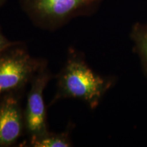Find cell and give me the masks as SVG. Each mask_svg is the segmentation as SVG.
I'll list each match as a JSON object with an SVG mask.
<instances>
[{"instance_id":"cell-1","label":"cell","mask_w":147,"mask_h":147,"mask_svg":"<svg viewBox=\"0 0 147 147\" xmlns=\"http://www.w3.org/2000/svg\"><path fill=\"white\" fill-rule=\"evenodd\" d=\"M112 84V79L93 72L82 57L72 53L59 74L57 89L51 104L61 99L74 98L95 108Z\"/></svg>"},{"instance_id":"cell-2","label":"cell","mask_w":147,"mask_h":147,"mask_svg":"<svg viewBox=\"0 0 147 147\" xmlns=\"http://www.w3.org/2000/svg\"><path fill=\"white\" fill-rule=\"evenodd\" d=\"M102 0H21L22 8L36 25L47 29L63 26L71 18L94 13Z\"/></svg>"},{"instance_id":"cell-3","label":"cell","mask_w":147,"mask_h":147,"mask_svg":"<svg viewBox=\"0 0 147 147\" xmlns=\"http://www.w3.org/2000/svg\"><path fill=\"white\" fill-rule=\"evenodd\" d=\"M21 45L0 52V97L17 93L46 67L45 62L33 58Z\"/></svg>"},{"instance_id":"cell-4","label":"cell","mask_w":147,"mask_h":147,"mask_svg":"<svg viewBox=\"0 0 147 147\" xmlns=\"http://www.w3.org/2000/svg\"><path fill=\"white\" fill-rule=\"evenodd\" d=\"M51 78L50 73L45 67L32 79L24 113L25 127L31 136L48 131L44 91Z\"/></svg>"},{"instance_id":"cell-5","label":"cell","mask_w":147,"mask_h":147,"mask_svg":"<svg viewBox=\"0 0 147 147\" xmlns=\"http://www.w3.org/2000/svg\"><path fill=\"white\" fill-rule=\"evenodd\" d=\"M24 126V113L17 93L0 97V147L15 144L21 136Z\"/></svg>"},{"instance_id":"cell-6","label":"cell","mask_w":147,"mask_h":147,"mask_svg":"<svg viewBox=\"0 0 147 147\" xmlns=\"http://www.w3.org/2000/svg\"><path fill=\"white\" fill-rule=\"evenodd\" d=\"M29 146L34 147L71 146L69 133H50L49 131L38 136H31Z\"/></svg>"},{"instance_id":"cell-7","label":"cell","mask_w":147,"mask_h":147,"mask_svg":"<svg viewBox=\"0 0 147 147\" xmlns=\"http://www.w3.org/2000/svg\"><path fill=\"white\" fill-rule=\"evenodd\" d=\"M130 36L147 76V24L136 23L132 27Z\"/></svg>"},{"instance_id":"cell-8","label":"cell","mask_w":147,"mask_h":147,"mask_svg":"<svg viewBox=\"0 0 147 147\" xmlns=\"http://www.w3.org/2000/svg\"><path fill=\"white\" fill-rule=\"evenodd\" d=\"M21 42H12L7 39L0 32V52L3 51L8 48L12 47V46L19 45Z\"/></svg>"},{"instance_id":"cell-9","label":"cell","mask_w":147,"mask_h":147,"mask_svg":"<svg viewBox=\"0 0 147 147\" xmlns=\"http://www.w3.org/2000/svg\"><path fill=\"white\" fill-rule=\"evenodd\" d=\"M5 2H6V0H0V7L4 5Z\"/></svg>"}]
</instances>
